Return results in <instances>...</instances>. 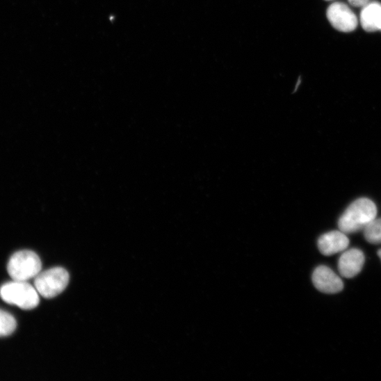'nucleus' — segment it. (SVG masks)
<instances>
[{"mask_svg":"<svg viewBox=\"0 0 381 381\" xmlns=\"http://www.w3.org/2000/svg\"><path fill=\"white\" fill-rule=\"evenodd\" d=\"M312 281L315 288L325 294H337L344 288L342 279L331 268L325 266L317 267L313 273Z\"/></svg>","mask_w":381,"mask_h":381,"instance_id":"6","label":"nucleus"},{"mask_svg":"<svg viewBox=\"0 0 381 381\" xmlns=\"http://www.w3.org/2000/svg\"><path fill=\"white\" fill-rule=\"evenodd\" d=\"M350 245L347 234L341 230H334L326 232L319 237L318 248L324 256H332L343 252Z\"/></svg>","mask_w":381,"mask_h":381,"instance_id":"7","label":"nucleus"},{"mask_svg":"<svg viewBox=\"0 0 381 381\" xmlns=\"http://www.w3.org/2000/svg\"><path fill=\"white\" fill-rule=\"evenodd\" d=\"M369 1L370 0H348L350 4L355 8H364Z\"/></svg>","mask_w":381,"mask_h":381,"instance_id":"12","label":"nucleus"},{"mask_svg":"<svg viewBox=\"0 0 381 381\" xmlns=\"http://www.w3.org/2000/svg\"><path fill=\"white\" fill-rule=\"evenodd\" d=\"M16 328L15 318L10 314L0 309V337L12 335Z\"/></svg>","mask_w":381,"mask_h":381,"instance_id":"11","label":"nucleus"},{"mask_svg":"<svg viewBox=\"0 0 381 381\" xmlns=\"http://www.w3.org/2000/svg\"><path fill=\"white\" fill-rule=\"evenodd\" d=\"M381 12V5L378 3H368L361 13V24L367 32L378 30L377 21Z\"/></svg>","mask_w":381,"mask_h":381,"instance_id":"9","label":"nucleus"},{"mask_svg":"<svg viewBox=\"0 0 381 381\" xmlns=\"http://www.w3.org/2000/svg\"><path fill=\"white\" fill-rule=\"evenodd\" d=\"M378 255L380 259L381 260V250H380L378 251Z\"/></svg>","mask_w":381,"mask_h":381,"instance_id":"14","label":"nucleus"},{"mask_svg":"<svg viewBox=\"0 0 381 381\" xmlns=\"http://www.w3.org/2000/svg\"><path fill=\"white\" fill-rule=\"evenodd\" d=\"M327 17L331 25L341 32H352L358 26L357 16L343 3L332 4L327 10Z\"/></svg>","mask_w":381,"mask_h":381,"instance_id":"5","label":"nucleus"},{"mask_svg":"<svg viewBox=\"0 0 381 381\" xmlns=\"http://www.w3.org/2000/svg\"><path fill=\"white\" fill-rule=\"evenodd\" d=\"M377 28H378V30H381V12L379 15V17L377 21Z\"/></svg>","mask_w":381,"mask_h":381,"instance_id":"13","label":"nucleus"},{"mask_svg":"<svg viewBox=\"0 0 381 381\" xmlns=\"http://www.w3.org/2000/svg\"><path fill=\"white\" fill-rule=\"evenodd\" d=\"M366 241L372 245L381 244V218H375L364 229Z\"/></svg>","mask_w":381,"mask_h":381,"instance_id":"10","label":"nucleus"},{"mask_svg":"<svg viewBox=\"0 0 381 381\" xmlns=\"http://www.w3.org/2000/svg\"><path fill=\"white\" fill-rule=\"evenodd\" d=\"M377 213V207L373 201L368 198L358 199L341 216L339 227L347 234L364 231L376 218Z\"/></svg>","mask_w":381,"mask_h":381,"instance_id":"1","label":"nucleus"},{"mask_svg":"<svg viewBox=\"0 0 381 381\" xmlns=\"http://www.w3.org/2000/svg\"><path fill=\"white\" fill-rule=\"evenodd\" d=\"M42 269V263L39 257L33 252L20 251L12 256L8 271L13 280L28 281L35 277Z\"/></svg>","mask_w":381,"mask_h":381,"instance_id":"4","label":"nucleus"},{"mask_svg":"<svg viewBox=\"0 0 381 381\" xmlns=\"http://www.w3.org/2000/svg\"><path fill=\"white\" fill-rule=\"evenodd\" d=\"M69 281V273L63 268L57 267L40 273L35 277L34 286L40 296L51 299L67 289Z\"/></svg>","mask_w":381,"mask_h":381,"instance_id":"3","label":"nucleus"},{"mask_svg":"<svg viewBox=\"0 0 381 381\" xmlns=\"http://www.w3.org/2000/svg\"><path fill=\"white\" fill-rule=\"evenodd\" d=\"M39 293L27 281L13 280L0 288V298L6 303L24 310L36 308L40 302Z\"/></svg>","mask_w":381,"mask_h":381,"instance_id":"2","label":"nucleus"},{"mask_svg":"<svg viewBox=\"0 0 381 381\" xmlns=\"http://www.w3.org/2000/svg\"><path fill=\"white\" fill-rule=\"evenodd\" d=\"M326 1H330V0H326Z\"/></svg>","mask_w":381,"mask_h":381,"instance_id":"15","label":"nucleus"},{"mask_svg":"<svg viewBox=\"0 0 381 381\" xmlns=\"http://www.w3.org/2000/svg\"><path fill=\"white\" fill-rule=\"evenodd\" d=\"M365 261L363 252L358 249L346 250L339 261V270L343 277L352 278L362 270Z\"/></svg>","mask_w":381,"mask_h":381,"instance_id":"8","label":"nucleus"}]
</instances>
